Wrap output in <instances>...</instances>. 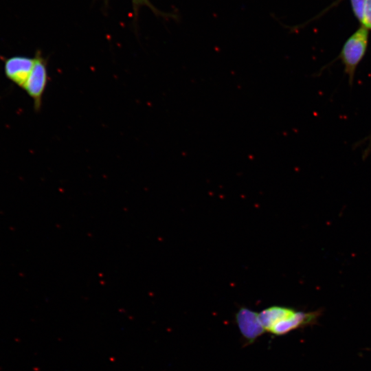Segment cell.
<instances>
[{
    "label": "cell",
    "mask_w": 371,
    "mask_h": 371,
    "mask_svg": "<svg viewBox=\"0 0 371 371\" xmlns=\"http://www.w3.org/2000/svg\"><path fill=\"white\" fill-rule=\"evenodd\" d=\"M368 41V29L362 26L347 39L342 47L340 58L350 84L353 81L357 66L366 54Z\"/></svg>",
    "instance_id": "1"
},
{
    "label": "cell",
    "mask_w": 371,
    "mask_h": 371,
    "mask_svg": "<svg viewBox=\"0 0 371 371\" xmlns=\"http://www.w3.org/2000/svg\"><path fill=\"white\" fill-rule=\"evenodd\" d=\"M48 81L47 63L40 52L34 56L32 70L23 89L32 99L36 111H40L42 99Z\"/></svg>",
    "instance_id": "2"
},
{
    "label": "cell",
    "mask_w": 371,
    "mask_h": 371,
    "mask_svg": "<svg viewBox=\"0 0 371 371\" xmlns=\"http://www.w3.org/2000/svg\"><path fill=\"white\" fill-rule=\"evenodd\" d=\"M34 64V56H14L6 58L3 71L6 78L23 89Z\"/></svg>",
    "instance_id": "3"
},
{
    "label": "cell",
    "mask_w": 371,
    "mask_h": 371,
    "mask_svg": "<svg viewBox=\"0 0 371 371\" xmlns=\"http://www.w3.org/2000/svg\"><path fill=\"white\" fill-rule=\"evenodd\" d=\"M236 322L247 344H252L265 331L258 317V313L243 307L236 314Z\"/></svg>",
    "instance_id": "4"
},
{
    "label": "cell",
    "mask_w": 371,
    "mask_h": 371,
    "mask_svg": "<svg viewBox=\"0 0 371 371\" xmlns=\"http://www.w3.org/2000/svg\"><path fill=\"white\" fill-rule=\"evenodd\" d=\"M315 315L313 313L295 311L289 318L274 325L269 333L275 335H283L302 326L310 323Z\"/></svg>",
    "instance_id": "5"
},
{
    "label": "cell",
    "mask_w": 371,
    "mask_h": 371,
    "mask_svg": "<svg viewBox=\"0 0 371 371\" xmlns=\"http://www.w3.org/2000/svg\"><path fill=\"white\" fill-rule=\"evenodd\" d=\"M295 310L282 306H272L258 313L259 319L266 332L271 328L295 313Z\"/></svg>",
    "instance_id": "6"
},
{
    "label": "cell",
    "mask_w": 371,
    "mask_h": 371,
    "mask_svg": "<svg viewBox=\"0 0 371 371\" xmlns=\"http://www.w3.org/2000/svg\"><path fill=\"white\" fill-rule=\"evenodd\" d=\"M350 1L355 16L361 22H362L366 0H350Z\"/></svg>",
    "instance_id": "7"
},
{
    "label": "cell",
    "mask_w": 371,
    "mask_h": 371,
    "mask_svg": "<svg viewBox=\"0 0 371 371\" xmlns=\"http://www.w3.org/2000/svg\"><path fill=\"white\" fill-rule=\"evenodd\" d=\"M361 23L367 29H371V1L370 0H366L363 19Z\"/></svg>",
    "instance_id": "8"
},
{
    "label": "cell",
    "mask_w": 371,
    "mask_h": 371,
    "mask_svg": "<svg viewBox=\"0 0 371 371\" xmlns=\"http://www.w3.org/2000/svg\"><path fill=\"white\" fill-rule=\"evenodd\" d=\"M134 5V9L137 10L138 8L142 5H145L151 9L155 13H158V10L155 8L149 0H132Z\"/></svg>",
    "instance_id": "9"
},
{
    "label": "cell",
    "mask_w": 371,
    "mask_h": 371,
    "mask_svg": "<svg viewBox=\"0 0 371 371\" xmlns=\"http://www.w3.org/2000/svg\"><path fill=\"white\" fill-rule=\"evenodd\" d=\"M370 152H371V135L369 139V144H368V148L365 151L366 156H367Z\"/></svg>",
    "instance_id": "10"
},
{
    "label": "cell",
    "mask_w": 371,
    "mask_h": 371,
    "mask_svg": "<svg viewBox=\"0 0 371 371\" xmlns=\"http://www.w3.org/2000/svg\"><path fill=\"white\" fill-rule=\"evenodd\" d=\"M370 1H371V0H370Z\"/></svg>",
    "instance_id": "11"
}]
</instances>
